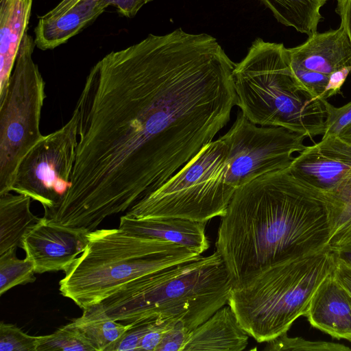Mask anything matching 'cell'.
Wrapping results in <instances>:
<instances>
[{"label": "cell", "instance_id": "7c38bea8", "mask_svg": "<svg viewBox=\"0 0 351 351\" xmlns=\"http://www.w3.org/2000/svg\"><path fill=\"white\" fill-rule=\"evenodd\" d=\"M108 7L105 0L61 1L38 20L34 42L41 50L53 49L78 34Z\"/></svg>", "mask_w": 351, "mask_h": 351}, {"label": "cell", "instance_id": "ba28073f", "mask_svg": "<svg viewBox=\"0 0 351 351\" xmlns=\"http://www.w3.org/2000/svg\"><path fill=\"white\" fill-rule=\"evenodd\" d=\"M78 116L75 110L61 128L43 137L25 155L11 191L38 202L44 210L56 206L67 191L76 157Z\"/></svg>", "mask_w": 351, "mask_h": 351}, {"label": "cell", "instance_id": "30bf717a", "mask_svg": "<svg viewBox=\"0 0 351 351\" xmlns=\"http://www.w3.org/2000/svg\"><path fill=\"white\" fill-rule=\"evenodd\" d=\"M289 169L326 197L351 180V143L338 135H323L298 153Z\"/></svg>", "mask_w": 351, "mask_h": 351}, {"label": "cell", "instance_id": "484cf974", "mask_svg": "<svg viewBox=\"0 0 351 351\" xmlns=\"http://www.w3.org/2000/svg\"><path fill=\"white\" fill-rule=\"evenodd\" d=\"M180 322H176L165 334L157 351H184L189 332Z\"/></svg>", "mask_w": 351, "mask_h": 351}, {"label": "cell", "instance_id": "9a60e30c", "mask_svg": "<svg viewBox=\"0 0 351 351\" xmlns=\"http://www.w3.org/2000/svg\"><path fill=\"white\" fill-rule=\"evenodd\" d=\"M248 338L231 307L225 305L189 332L184 351H241Z\"/></svg>", "mask_w": 351, "mask_h": 351}, {"label": "cell", "instance_id": "7a4b0ae2", "mask_svg": "<svg viewBox=\"0 0 351 351\" xmlns=\"http://www.w3.org/2000/svg\"><path fill=\"white\" fill-rule=\"evenodd\" d=\"M331 232L325 197L287 168L235 192L221 217L215 247L234 285L273 264L328 245Z\"/></svg>", "mask_w": 351, "mask_h": 351}, {"label": "cell", "instance_id": "cb8c5ba5", "mask_svg": "<svg viewBox=\"0 0 351 351\" xmlns=\"http://www.w3.org/2000/svg\"><path fill=\"white\" fill-rule=\"evenodd\" d=\"M38 336L24 332L14 324H0V351H36Z\"/></svg>", "mask_w": 351, "mask_h": 351}, {"label": "cell", "instance_id": "9c48e42d", "mask_svg": "<svg viewBox=\"0 0 351 351\" xmlns=\"http://www.w3.org/2000/svg\"><path fill=\"white\" fill-rule=\"evenodd\" d=\"M287 52L297 82L315 99H324L333 73L351 66V43L341 27L316 32Z\"/></svg>", "mask_w": 351, "mask_h": 351}, {"label": "cell", "instance_id": "603a6c76", "mask_svg": "<svg viewBox=\"0 0 351 351\" xmlns=\"http://www.w3.org/2000/svg\"><path fill=\"white\" fill-rule=\"evenodd\" d=\"M269 351L305 350V351H349L351 348L343 344L324 341H310L302 337H290L285 332L267 341L264 348Z\"/></svg>", "mask_w": 351, "mask_h": 351}, {"label": "cell", "instance_id": "5b68a950", "mask_svg": "<svg viewBox=\"0 0 351 351\" xmlns=\"http://www.w3.org/2000/svg\"><path fill=\"white\" fill-rule=\"evenodd\" d=\"M201 255L177 244L117 229L89 232L84 251L64 271L61 294L80 308L101 303L124 285Z\"/></svg>", "mask_w": 351, "mask_h": 351}, {"label": "cell", "instance_id": "ac0fdd59", "mask_svg": "<svg viewBox=\"0 0 351 351\" xmlns=\"http://www.w3.org/2000/svg\"><path fill=\"white\" fill-rule=\"evenodd\" d=\"M282 25L308 36L317 32L320 9L328 0H261Z\"/></svg>", "mask_w": 351, "mask_h": 351}, {"label": "cell", "instance_id": "e0dca14e", "mask_svg": "<svg viewBox=\"0 0 351 351\" xmlns=\"http://www.w3.org/2000/svg\"><path fill=\"white\" fill-rule=\"evenodd\" d=\"M30 203L23 194L0 195V255L21 247L25 236L45 220L32 213Z\"/></svg>", "mask_w": 351, "mask_h": 351}, {"label": "cell", "instance_id": "7402d4cb", "mask_svg": "<svg viewBox=\"0 0 351 351\" xmlns=\"http://www.w3.org/2000/svg\"><path fill=\"white\" fill-rule=\"evenodd\" d=\"M331 213L333 230L339 240L338 246L351 242V184L334 195Z\"/></svg>", "mask_w": 351, "mask_h": 351}, {"label": "cell", "instance_id": "52a82bcc", "mask_svg": "<svg viewBox=\"0 0 351 351\" xmlns=\"http://www.w3.org/2000/svg\"><path fill=\"white\" fill-rule=\"evenodd\" d=\"M35 46L26 32L0 96V195L11 192L21 160L44 136L40 121L45 84L32 58Z\"/></svg>", "mask_w": 351, "mask_h": 351}, {"label": "cell", "instance_id": "d6a6232c", "mask_svg": "<svg viewBox=\"0 0 351 351\" xmlns=\"http://www.w3.org/2000/svg\"><path fill=\"white\" fill-rule=\"evenodd\" d=\"M339 136L342 139L351 143V125L344 129Z\"/></svg>", "mask_w": 351, "mask_h": 351}, {"label": "cell", "instance_id": "1f68e13d", "mask_svg": "<svg viewBox=\"0 0 351 351\" xmlns=\"http://www.w3.org/2000/svg\"><path fill=\"white\" fill-rule=\"evenodd\" d=\"M332 248L339 258L351 265V242Z\"/></svg>", "mask_w": 351, "mask_h": 351}, {"label": "cell", "instance_id": "ffe728a7", "mask_svg": "<svg viewBox=\"0 0 351 351\" xmlns=\"http://www.w3.org/2000/svg\"><path fill=\"white\" fill-rule=\"evenodd\" d=\"M33 263L27 258L19 259L16 250H9L0 255V295L17 285H25L36 280Z\"/></svg>", "mask_w": 351, "mask_h": 351}, {"label": "cell", "instance_id": "5bb4252c", "mask_svg": "<svg viewBox=\"0 0 351 351\" xmlns=\"http://www.w3.org/2000/svg\"><path fill=\"white\" fill-rule=\"evenodd\" d=\"M206 224L178 218L138 219L124 215L119 228L130 234L171 242L202 255L210 245Z\"/></svg>", "mask_w": 351, "mask_h": 351}, {"label": "cell", "instance_id": "d4e9b609", "mask_svg": "<svg viewBox=\"0 0 351 351\" xmlns=\"http://www.w3.org/2000/svg\"><path fill=\"white\" fill-rule=\"evenodd\" d=\"M320 100L326 113L325 132L323 135L339 136L344 129L351 125V101L341 107H335L327 99Z\"/></svg>", "mask_w": 351, "mask_h": 351}, {"label": "cell", "instance_id": "8fae6325", "mask_svg": "<svg viewBox=\"0 0 351 351\" xmlns=\"http://www.w3.org/2000/svg\"><path fill=\"white\" fill-rule=\"evenodd\" d=\"M88 234L45 219L25 236L21 248L35 273L66 271L86 247Z\"/></svg>", "mask_w": 351, "mask_h": 351}, {"label": "cell", "instance_id": "4fadbf2b", "mask_svg": "<svg viewBox=\"0 0 351 351\" xmlns=\"http://www.w3.org/2000/svg\"><path fill=\"white\" fill-rule=\"evenodd\" d=\"M304 316L313 327L332 337H351V300L334 271L315 290Z\"/></svg>", "mask_w": 351, "mask_h": 351}, {"label": "cell", "instance_id": "3957f363", "mask_svg": "<svg viewBox=\"0 0 351 351\" xmlns=\"http://www.w3.org/2000/svg\"><path fill=\"white\" fill-rule=\"evenodd\" d=\"M233 282L217 252L136 278L98 304L125 324L177 320L191 330L228 304Z\"/></svg>", "mask_w": 351, "mask_h": 351}, {"label": "cell", "instance_id": "f546056e", "mask_svg": "<svg viewBox=\"0 0 351 351\" xmlns=\"http://www.w3.org/2000/svg\"><path fill=\"white\" fill-rule=\"evenodd\" d=\"M334 275L345 289L351 300V265L337 256Z\"/></svg>", "mask_w": 351, "mask_h": 351}, {"label": "cell", "instance_id": "836d02e7", "mask_svg": "<svg viewBox=\"0 0 351 351\" xmlns=\"http://www.w3.org/2000/svg\"><path fill=\"white\" fill-rule=\"evenodd\" d=\"M347 340L350 341L351 342V337H348Z\"/></svg>", "mask_w": 351, "mask_h": 351}, {"label": "cell", "instance_id": "4dcf8cb0", "mask_svg": "<svg viewBox=\"0 0 351 351\" xmlns=\"http://www.w3.org/2000/svg\"><path fill=\"white\" fill-rule=\"evenodd\" d=\"M336 13L339 16L341 25L351 43V0H335Z\"/></svg>", "mask_w": 351, "mask_h": 351}, {"label": "cell", "instance_id": "277c9868", "mask_svg": "<svg viewBox=\"0 0 351 351\" xmlns=\"http://www.w3.org/2000/svg\"><path fill=\"white\" fill-rule=\"evenodd\" d=\"M330 245L273 264L233 285L228 301L239 322L258 343L287 332L304 316L315 290L333 272Z\"/></svg>", "mask_w": 351, "mask_h": 351}, {"label": "cell", "instance_id": "8992f818", "mask_svg": "<svg viewBox=\"0 0 351 351\" xmlns=\"http://www.w3.org/2000/svg\"><path fill=\"white\" fill-rule=\"evenodd\" d=\"M237 104L252 123L313 139L325 132V108L297 82L282 43L253 42L233 70Z\"/></svg>", "mask_w": 351, "mask_h": 351}, {"label": "cell", "instance_id": "44dd1931", "mask_svg": "<svg viewBox=\"0 0 351 351\" xmlns=\"http://www.w3.org/2000/svg\"><path fill=\"white\" fill-rule=\"evenodd\" d=\"M95 351L83 333L71 322L53 333L38 336L36 351Z\"/></svg>", "mask_w": 351, "mask_h": 351}, {"label": "cell", "instance_id": "4316f807", "mask_svg": "<svg viewBox=\"0 0 351 351\" xmlns=\"http://www.w3.org/2000/svg\"><path fill=\"white\" fill-rule=\"evenodd\" d=\"M149 322L132 324L108 351L139 350L141 341L148 328Z\"/></svg>", "mask_w": 351, "mask_h": 351}, {"label": "cell", "instance_id": "6da1fadb", "mask_svg": "<svg viewBox=\"0 0 351 351\" xmlns=\"http://www.w3.org/2000/svg\"><path fill=\"white\" fill-rule=\"evenodd\" d=\"M234 66L213 36L181 28L99 60L74 109L76 157L56 216L90 232L167 181L230 121Z\"/></svg>", "mask_w": 351, "mask_h": 351}, {"label": "cell", "instance_id": "d6986e66", "mask_svg": "<svg viewBox=\"0 0 351 351\" xmlns=\"http://www.w3.org/2000/svg\"><path fill=\"white\" fill-rule=\"evenodd\" d=\"M83 311L82 315L72 322L90 341L95 351H108L132 326V324H123L112 319L98 304Z\"/></svg>", "mask_w": 351, "mask_h": 351}, {"label": "cell", "instance_id": "f1b7e54d", "mask_svg": "<svg viewBox=\"0 0 351 351\" xmlns=\"http://www.w3.org/2000/svg\"><path fill=\"white\" fill-rule=\"evenodd\" d=\"M350 72L351 66H348L343 68L330 75L325 90L324 99H327L341 93V87Z\"/></svg>", "mask_w": 351, "mask_h": 351}, {"label": "cell", "instance_id": "2e32d148", "mask_svg": "<svg viewBox=\"0 0 351 351\" xmlns=\"http://www.w3.org/2000/svg\"><path fill=\"white\" fill-rule=\"evenodd\" d=\"M32 0H0V96L5 91L23 37Z\"/></svg>", "mask_w": 351, "mask_h": 351}, {"label": "cell", "instance_id": "83f0119b", "mask_svg": "<svg viewBox=\"0 0 351 351\" xmlns=\"http://www.w3.org/2000/svg\"><path fill=\"white\" fill-rule=\"evenodd\" d=\"M108 5H113L126 17L134 16L138 10L152 0H105Z\"/></svg>", "mask_w": 351, "mask_h": 351}]
</instances>
